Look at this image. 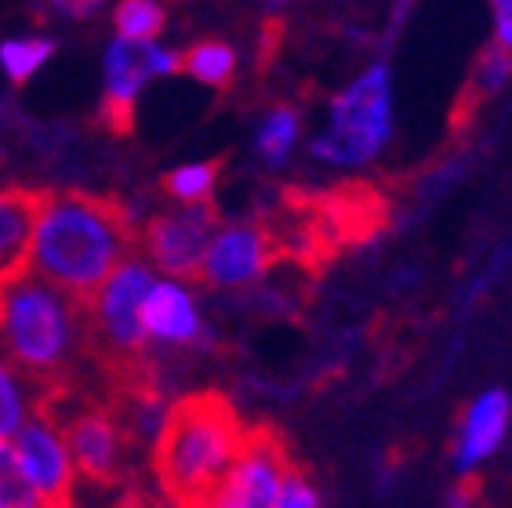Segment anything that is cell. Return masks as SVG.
<instances>
[{
  "label": "cell",
  "mask_w": 512,
  "mask_h": 508,
  "mask_svg": "<svg viewBox=\"0 0 512 508\" xmlns=\"http://www.w3.org/2000/svg\"><path fill=\"white\" fill-rule=\"evenodd\" d=\"M135 233L128 211L106 196L44 193L33 229L30 273L91 302L106 276L128 258Z\"/></svg>",
  "instance_id": "cell-1"
},
{
  "label": "cell",
  "mask_w": 512,
  "mask_h": 508,
  "mask_svg": "<svg viewBox=\"0 0 512 508\" xmlns=\"http://www.w3.org/2000/svg\"><path fill=\"white\" fill-rule=\"evenodd\" d=\"M0 352L30 374L44 396L66 389L84 356H91L88 302L37 273L11 280L0 294Z\"/></svg>",
  "instance_id": "cell-2"
},
{
  "label": "cell",
  "mask_w": 512,
  "mask_h": 508,
  "mask_svg": "<svg viewBox=\"0 0 512 508\" xmlns=\"http://www.w3.org/2000/svg\"><path fill=\"white\" fill-rule=\"evenodd\" d=\"M247 440L244 421L218 392H193L171 403L153 443V476L178 508H204Z\"/></svg>",
  "instance_id": "cell-3"
},
{
  "label": "cell",
  "mask_w": 512,
  "mask_h": 508,
  "mask_svg": "<svg viewBox=\"0 0 512 508\" xmlns=\"http://www.w3.org/2000/svg\"><path fill=\"white\" fill-rule=\"evenodd\" d=\"M157 273L142 258L124 262L106 276V284L88 302L91 323V356L106 367L120 385L153 381L146 371V323H142V302Z\"/></svg>",
  "instance_id": "cell-4"
},
{
  "label": "cell",
  "mask_w": 512,
  "mask_h": 508,
  "mask_svg": "<svg viewBox=\"0 0 512 508\" xmlns=\"http://www.w3.org/2000/svg\"><path fill=\"white\" fill-rule=\"evenodd\" d=\"M393 135V77L389 66L375 62L335 95L327 131L313 138V157L331 167H360L389 146Z\"/></svg>",
  "instance_id": "cell-5"
},
{
  "label": "cell",
  "mask_w": 512,
  "mask_h": 508,
  "mask_svg": "<svg viewBox=\"0 0 512 508\" xmlns=\"http://www.w3.org/2000/svg\"><path fill=\"white\" fill-rule=\"evenodd\" d=\"M37 411H48L62 425L77 476L95 487H117L124 479L131 440L113 400H77L69 411L62 407H37Z\"/></svg>",
  "instance_id": "cell-6"
},
{
  "label": "cell",
  "mask_w": 512,
  "mask_h": 508,
  "mask_svg": "<svg viewBox=\"0 0 512 508\" xmlns=\"http://www.w3.org/2000/svg\"><path fill=\"white\" fill-rule=\"evenodd\" d=\"M218 229V211L207 204H175L149 215L142 225V251L149 254V265L168 273L171 280H193L200 276L204 254L211 247V236Z\"/></svg>",
  "instance_id": "cell-7"
},
{
  "label": "cell",
  "mask_w": 512,
  "mask_h": 508,
  "mask_svg": "<svg viewBox=\"0 0 512 508\" xmlns=\"http://www.w3.org/2000/svg\"><path fill=\"white\" fill-rule=\"evenodd\" d=\"M287 469H291L287 443L273 429H247L237 461L218 479L204 508H276Z\"/></svg>",
  "instance_id": "cell-8"
},
{
  "label": "cell",
  "mask_w": 512,
  "mask_h": 508,
  "mask_svg": "<svg viewBox=\"0 0 512 508\" xmlns=\"http://www.w3.org/2000/svg\"><path fill=\"white\" fill-rule=\"evenodd\" d=\"M182 69L175 51L160 48L157 40L117 37L106 48V95H102V117L113 131H128L135 117V102L149 80L168 77Z\"/></svg>",
  "instance_id": "cell-9"
},
{
  "label": "cell",
  "mask_w": 512,
  "mask_h": 508,
  "mask_svg": "<svg viewBox=\"0 0 512 508\" xmlns=\"http://www.w3.org/2000/svg\"><path fill=\"white\" fill-rule=\"evenodd\" d=\"M15 450L22 458V469L30 472L33 487L48 508H73L77 490V465L69 454V443L62 436V425L48 411H37L15 436Z\"/></svg>",
  "instance_id": "cell-10"
},
{
  "label": "cell",
  "mask_w": 512,
  "mask_h": 508,
  "mask_svg": "<svg viewBox=\"0 0 512 508\" xmlns=\"http://www.w3.org/2000/svg\"><path fill=\"white\" fill-rule=\"evenodd\" d=\"M276 240L266 225L258 222H233L215 229L211 247L204 254L200 276L218 291H240V287L258 284L269 273L276 258Z\"/></svg>",
  "instance_id": "cell-11"
},
{
  "label": "cell",
  "mask_w": 512,
  "mask_h": 508,
  "mask_svg": "<svg viewBox=\"0 0 512 508\" xmlns=\"http://www.w3.org/2000/svg\"><path fill=\"white\" fill-rule=\"evenodd\" d=\"M142 323L149 342L189 349L207 342V323L200 316V305L182 280H153L146 302H142Z\"/></svg>",
  "instance_id": "cell-12"
},
{
  "label": "cell",
  "mask_w": 512,
  "mask_h": 508,
  "mask_svg": "<svg viewBox=\"0 0 512 508\" xmlns=\"http://www.w3.org/2000/svg\"><path fill=\"white\" fill-rule=\"evenodd\" d=\"M509 425H512L509 392H502V389L480 392V396L469 403V411H465V418H462V429H458L454 469L462 472V476L476 472V465H483V461L505 443Z\"/></svg>",
  "instance_id": "cell-13"
},
{
  "label": "cell",
  "mask_w": 512,
  "mask_h": 508,
  "mask_svg": "<svg viewBox=\"0 0 512 508\" xmlns=\"http://www.w3.org/2000/svg\"><path fill=\"white\" fill-rule=\"evenodd\" d=\"M40 200L37 189H0V287L30 273L33 229H37Z\"/></svg>",
  "instance_id": "cell-14"
},
{
  "label": "cell",
  "mask_w": 512,
  "mask_h": 508,
  "mask_svg": "<svg viewBox=\"0 0 512 508\" xmlns=\"http://www.w3.org/2000/svg\"><path fill=\"white\" fill-rule=\"evenodd\" d=\"M44 396L30 374L0 352V440H15L19 429L37 414V403Z\"/></svg>",
  "instance_id": "cell-15"
},
{
  "label": "cell",
  "mask_w": 512,
  "mask_h": 508,
  "mask_svg": "<svg viewBox=\"0 0 512 508\" xmlns=\"http://www.w3.org/2000/svg\"><path fill=\"white\" fill-rule=\"evenodd\" d=\"M298 135H302V117H298V109H291V106L269 109L266 120L258 124V135H255L258 157L266 160L269 167H280L287 157H291Z\"/></svg>",
  "instance_id": "cell-16"
},
{
  "label": "cell",
  "mask_w": 512,
  "mask_h": 508,
  "mask_svg": "<svg viewBox=\"0 0 512 508\" xmlns=\"http://www.w3.org/2000/svg\"><path fill=\"white\" fill-rule=\"evenodd\" d=\"M182 69L197 84H207V88H226L233 73H237V55L229 44L222 40H200L193 48L182 55Z\"/></svg>",
  "instance_id": "cell-17"
},
{
  "label": "cell",
  "mask_w": 512,
  "mask_h": 508,
  "mask_svg": "<svg viewBox=\"0 0 512 508\" xmlns=\"http://www.w3.org/2000/svg\"><path fill=\"white\" fill-rule=\"evenodd\" d=\"M0 508H48L11 440H0Z\"/></svg>",
  "instance_id": "cell-18"
},
{
  "label": "cell",
  "mask_w": 512,
  "mask_h": 508,
  "mask_svg": "<svg viewBox=\"0 0 512 508\" xmlns=\"http://www.w3.org/2000/svg\"><path fill=\"white\" fill-rule=\"evenodd\" d=\"M51 55H55V40H48V37L4 40V44H0V69L8 73L11 84H26Z\"/></svg>",
  "instance_id": "cell-19"
},
{
  "label": "cell",
  "mask_w": 512,
  "mask_h": 508,
  "mask_svg": "<svg viewBox=\"0 0 512 508\" xmlns=\"http://www.w3.org/2000/svg\"><path fill=\"white\" fill-rule=\"evenodd\" d=\"M218 186V160H200V164H182L164 178V193L175 204H207Z\"/></svg>",
  "instance_id": "cell-20"
},
{
  "label": "cell",
  "mask_w": 512,
  "mask_h": 508,
  "mask_svg": "<svg viewBox=\"0 0 512 508\" xmlns=\"http://www.w3.org/2000/svg\"><path fill=\"white\" fill-rule=\"evenodd\" d=\"M509 77H512V51H505L502 44H491V48L480 55V62H476L473 80H469V91H465V102L476 106L480 98L494 95V91L502 88Z\"/></svg>",
  "instance_id": "cell-21"
},
{
  "label": "cell",
  "mask_w": 512,
  "mask_h": 508,
  "mask_svg": "<svg viewBox=\"0 0 512 508\" xmlns=\"http://www.w3.org/2000/svg\"><path fill=\"white\" fill-rule=\"evenodd\" d=\"M164 30V8L157 0H120L117 4V33L135 40H157Z\"/></svg>",
  "instance_id": "cell-22"
},
{
  "label": "cell",
  "mask_w": 512,
  "mask_h": 508,
  "mask_svg": "<svg viewBox=\"0 0 512 508\" xmlns=\"http://www.w3.org/2000/svg\"><path fill=\"white\" fill-rule=\"evenodd\" d=\"M494 8V44L512 51V0H491Z\"/></svg>",
  "instance_id": "cell-23"
},
{
  "label": "cell",
  "mask_w": 512,
  "mask_h": 508,
  "mask_svg": "<svg viewBox=\"0 0 512 508\" xmlns=\"http://www.w3.org/2000/svg\"><path fill=\"white\" fill-rule=\"evenodd\" d=\"M102 0H55V8L66 11V15H88V11L99 8Z\"/></svg>",
  "instance_id": "cell-24"
},
{
  "label": "cell",
  "mask_w": 512,
  "mask_h": 508,
  "mask_svg": "<svg viewBox=\"0 0 512 508\" xmlns=\"http://www.w3.org/2000/svg\"><path fill=\"white\" fill-rule=\"evenodd\" d=\"M124 508H178V505H171L168 498H160V501H153V498H135V501H128Z\"/></svg>",
  "instance_id": "cell-25"
},
{
  "label": "cell",
  "mask_w": 512,
  "mask_h": 508,
  "mask_svg": "<svg viewBox=\"0 0 512 508\" xmlns=\"http://www.w3.org/2000/svg\"><path fill=\"white\" fill-rule=\"evenodd\" d=\"M276 4H284V0H276Z\"/></svg>",
  "instance_id": "cell-26"
}]
</instances>
